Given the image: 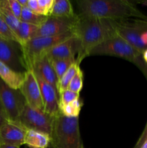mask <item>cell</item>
I'll return each mask as SVG.
<instances>
[{"mask_svg":"<svg viewBox=\"0 0 147 148\" xmlns=\"http://www.w3.org/2000/svg\"><path fill=\"white\" fill-rule=\"evenodd\" d=\"M37 30V26L20 22L18 30L16 34L20 46H23L32 38L35 37Z\"/></svg>","mask_w":147,"mask_h":148,"instance_id":"obj_20","label":"cell"},{"mask_svg":"<svg viewBox=\"0 0 147 148\" xmlns=\"http://www.w3.org/2000/svg\"><path fill=\"white\" fill-rule=\"evenodd\" d=\"M40 13L41 15L48 17L51 12L54 0H37Z\"/></svg>","mask_w":147,"mask_h":148,"instance_id":"obj_28","label":"cell"},{"mask_svg":"<svg viewBox=\"0 0 147 148\" xmlns=\"http://www.w3.org/2000/svg\"><path fill=\"white\" fill-rule=\"evenodd\" d=\"M114 21L79 14V20L74 31L79 42L76 63L80 65L85 58L90 56L91 51L96 46L116 36Z\"/></svg>","mask_w":147,"mask_h":148,"instance_id":"obj_1","label":"cell"},{"mask_svg":"<svg viewBox=\"0 0 147 148\" xmlns=\"http://www.w3.org/2000/svg\"><path fill=\"white\" fill-rule=\"evenodd\" d=\"M73 32L56 36H35L21 46L26 69H31L38 59L47 56L49 51L57 44L74 36Z\"/></svg>","mask_w":147,"mask_h":148,"instance_id":"obj_4","label":"cell"},{"mask_svg":"<svg viewBox=\"0 0 147 148\" xmlns=\"http://www.w3.org/2000/svg\"><path fill=\"white\" fill-rule=\"evenodd\" d=\"M31 69H33L36 75L57 90L59 79L47 56L36 61L33 64Z\"/></svg>","mask_w":147,"mask_h":148,"instance_id":"obj_15","label":"cell"},{"mask_svg":"<svg viewBox=\"0 0 147 148\" xmlns=\"http://www.w3.org/2000/svg\"><path fill=\"white\" fill-rule=\"evenodd\" d=\"M26 131L19 122L8 120L0 128V144L20 147L24 144Z\"/></svg>","mask_w":147,"mask_h":148,"instance_id":"obj_13","label":"cell"},{"mask_svg":"<svg viewBox=\"0 0 147 148\" xmlns=\"http://www.w3.org/2000/svg\"><path fill=\"white\" fill-rule=\"evenodd\" d=\"M54 118L43 110L34 108L26 104L20 114L18 122L26 130L40 132L50 136Z\"/></svg>","mask_w":147,"mask_h":148,"instance_id":"obj_7","label":"cell"},{"mask_svg":"<svg viewBox=\"0 0 147 148\" xmlns=\"http://www.w3.org/2000/svg\"><path fill=\"white\" fill-rule=\"evenodd\" d=\"M35 75L41 92L43 110L48 115L56 117L60 114L59 92L54 87L48 83L36 74Z\"/></svg>","mask_w":147,"mask_h":148,"instance_id":"obj_12","label":"cell"},{"mask_svg":"<svg viewBox=\"0 0 147 148\" xmlns=\"http://www.w3.org/2000/svg\"><path fill=\"white\" fill-rule=\"evenodd\" d=\"M79 98V93L67 89L59 93V108Z\"/></svg>","mask_w":147,"mask_h":148,"instance_id":"obj_26","label":"cell"},{"mask_svg":"<svg viewBox=\"0 0 147 148\" xmlns=\"http://www.w3.org/2000/svg\"><path fill=\"white\" fill-rule=\"evenodd\" d=\"M46 18H47L46 16L33 12L28 7H25L22 8L20 21L39 27L44 23Z\"/></svg>","mask_w":147,"mask_h":148,"instance_id":"obj_22","label":"cell"},{"mask_svg":"<svg viewBox=\"0 0 147 148\" xmlns=\"http://www.w3.org/2000/svg\"><path fill=\"white\" fill-rule=\"evenodd\" d=\"M135 65L141 71V72L144 74V77H145L147 81V64L144 62L142 57L137 62V63L135 64Z\"/></svg>","mask_w":147,"mask_h":148,"instance_id":"obj_31","label":"cell"},{"mask_svg":"<svg viewBox=\"0 0 147 148\" xmlns=\"http://www.w3.org/2000/svg\"><path fill=\"white\" fill-rule=\"evenodd\" d=\"M83 80H84V74L81 68L78 69L77 72L74 77L72 80L69 83L68 89L73 92L79 93L83 88Z\"/></svg>","mask_w":147,"mask_h":148,"instance_id":"obj_25","label":"cell"},{"mask_svg":"<svg viewBox=\"0 0 147 148\" xmlns=\"http://www.w3.org/2000/svg\"><path fill=\"white\" fill-rule=\"evenodd\" d=\"M0 103L9 121L18 122L26 103L20 90L10 88L0 79Z\"/></svg>","mask_w":147,"mask_h":148,"instance_id":"obj_6","label":"cell"},{"mask_svg":"<svg viewBox=\"0 0 147 148\" xmlns=\"http://www.w3.org/2000/svg\"><path fill=\"white\" fill-rule=\"evenodd\" d=\"M19 4L21 5L22 8H25L27 7V4H28V0H17Z\"/></svg>","mask_w":147,"mask_h":148,"instance_id":"obj_34","label":"cell"},{"mask_svg":"<svg viewBox=\"0 0 147 148\" xmlns=\"http://www.w3.org/2000/svg\"><path fill=\"white\" fill-rule=\"evenodd\" d=\"M82 103L80 98L59 108L60 114L66 117H79L82 109Z\"/></svg>","mask_w":147,"mask_h":148,"instance_id":"obj_24","label":"cell"},{"mask_svg":"<svg viewBox=\"0 0 147 148\" xmlns=\"http://www.w3.org/2000/svg\"><path fill=\"white\" fill-rule=\"evenodd\" d=\"M75 61H76L75 58L70 59H51L50 60L59 80L63 76V74L68 70V69L74 63Z\"/></svg>","mask_w":147,"mask_h":148,"instance_id":"obj_23","label":"cell"},{"mask_svg":"<svg viewBox=\"0 0 147 148\" xmlns=\"http://www.w3.org/2000/svg\"><path fill=\"white\" fill-rule=\"evenodd\" d=\"M8 3L12 12L14 14V15L18 20H20V17H21L22 11V7L19 4L17 0H8Z\"/></svg>","mask_w":147,"mask_h":148,"instance_id":"obj_29","label":"cell"},{"mask_svg":"<svg viewBox=\"0 0 147 148\" xmlns=\"http://www.w3.org/2000/svg\"><path fill=\"white\" fill-rule=\"evenodd\" d=\"M79 42L75 35L52 48L47 54V57L51 59H74L78 53Z\"/></svg>","mask_w":147,"mask_h":148,"instance_id":"obj_14","label":"cell"},{"mask_svg":"<svg viewBox=\"0 0 147 148\" xmlns=\"http://www.w3.org/2000/svg\"><path fill=\"white\" fill-rule=\"evenodd\" d=\"M49 148H84L79 117H66L61 114L55 117Z\"/></svg>","mask_w":147,"mask_h":148,"instance_id":"obj_3","label":"cell"},{"mask_svg":"<svg viewBox=\"0 0 147 148\" xmlns=\"http://www.w3.org/2000/svg\"><path fill=\"white\" fill-rule=\"evenodd\" d=\"M7 121H8V119H7V116H5L4 113L0 109V128H1Z\"/></svg>","mask_w":147,"mask_h":148,"instance_id":"obj_33","label":"cell"},{"mask_svg":"<svg viewBox=\"0 0 147 148\" xmlns=\"http://www.w3.org/2000/svg\"><path fill=\"white\" fill-rule=\"evenodd\" d=\"M139 148H147V139L144 142V143L141 145V146Z\"/></svg>","mask_w":147,"mask_h":148,"instance_id":"obj_38","label":"cell"},{"mask_svg":"<svg viewBox=\"0 0 147 148\" xmlns=\"http://www.w3.org/2000/svg\"><path fill=\"white\" fill-rule=\"evenodd\" d=\"M142 59H143V60H144V62H145V63L147 64V49H146L144 52H143Z\"/></svg>","mask_w":147,"mask_h":148,"instance_id":"obj_36","label":"cell"},{"mask_svg":"<svg viewBox=\"0 0 147 148\" xmlns=\"http://www.w3.org/2000/svg\"><path fill=\"white\" fill-rule=\"evenodd\" d=\"M0 148H20V147L14 145H10L0 144Z\"/></svg>","mask_w":147,"mask_h":148,"instance_id":"obj_35","label":"cell"},{"mask_svg":"<svg viewBox=\"0 0 147 148\" xmlns=\"http://www.w3.org/2000/svg\"><path fill=\"white\" fill-rule=\"evenodd\" d=\"M143 21H144V24H145L147 26V18L146 19H144V20H143Z\"/></svg>","mask_w":147,"mask_h":148,"instance_id":"obj_39","label":"cell"},{"mask_svg":"<svg viewBox=\"0 0 147 148\" xmlns=\"http://www.w3.org/2000/svg\"><path fill=\"white\" fill-rule=\"evenodd\" d=\"M79 20V14L71 17L48 16L38 27L36 36H56L74 31Z\"/></svg>","mask_w":147,"mask_h":148,"instance_id":"obj_8","label":"cell"},{"mask_svg":"<svg viewBox=\"0 0 147 148\" xmlns=\"http://www.w3.org/2000/svg\"><path fill=\"white\" fill-rule=\"evenodd\" d=\"M106 55L121 58L135 64L142 57V54L118 36L107 39L91 51L90 56Z\"/></svg>","mask_w":147,"mask_h":148,"instance_id":"obj_5","label":"cell"},{"mask_svg":"<svg viewBox=\"0 0 147 148\" xmlns=\"http://www.w3.org/2000/svg\"><path fill=\"white\" fill-rule=\"evenodd\" d=\"M50 136L46 133L27 130L24 137V144L30 148H49Z\"/></svg>","mask_w":147,"mask_h":148,"instance_id":"obj_17","label":"cell"},{"mask_svg":"<svg viewBox=\"0 0 147 148\" xmlns=\"http://www.w3.org/2000/svg\"><path fill=\"white\" fill-rule=\"evenodd\" d=\"M20 90L27 105L34 108L44 111L40 88L33 69H28L25 72L24 82Z\"/></svg>","mask_w":147,"mask_h":148,"instance_id":"obj_11","label":"cell"},{"mask_svg":"<svg viewBox=\"0 0 147 148\" xmlns=\"http://www.w3.org/2000/svg\"><path fill=\"white\" fill-rule=\"evenodd\" d=\"M0 61L16 72L27 71L21 46L17 42L0 38Z\"/></svg>","mask_w":147,"mask_h":148,"instance_id":"obj_10","label":"cell"},{"mask_svg":"<svg viewBox=\"0 0 147 148\" xmlns=\"http://www.w3.org/2000/svg\"><path fill=\"white\" fill-rule=\"evenodd\" d=\"M76 4L81 14L95 18L115 21L131 17L147 18L133 1L128 0H78Z\"/></svg>","mask_w":147,"mask_h":148,"instance_id":"obj_2","label":"cell"},{"mask_svg":"<svg viewBox=\"0 0 147 148\" xmlns=\"http://www.w3.org/2000/svg\"><path fill=\"white\" fill-rule=\"evenodd\" d=\"M27 7H28L31 11H33V12L40 14L38 3H37V0H28Z\"/></svg>","mask_w":147,"mask_h":148,"instance_id":"obj_32","label":"cell"},{"mask_svg":"<svg viewBox=\"0 0 147 148\" xmlns=\"http://www.w3.org/2000/svg\"><path fill=\"white\" fill-rule=\"evenodd\" d=\"M0 17L16 36L20 21L12 12L9 6L8 0H0Z\"/></svg>","mask_w":147,"mask_h":148,"instance_id":"obj_18","label":"cell"},{"mask_svg":"<svg viewBox=\"0 0 147 148\" xmlns=\"http://www.w3.org/2000/svg\"><path fill=\"white\" fill-rule=\"evenodd\" d=\"M115 33L142 54L147 49L141 38V26L138 19L114 21Z\"/></svg>","mask_w":147,"mask_h":148,"instance_id":"obj_9","label":"cell"},{"mask_svg":"<svg viewBox=\"0 0 147 148\" xmlns=\"http://www.w3.org/2000/svg\"><path fill=\"white\" fill-rule=\"evenodd\" d=\"M76 15L69 0H54L50 16L59 17H71Z\"/></svg>","mask_w":147,"mask_h":148,"instance_id":"obj_19","label":"cell"},{"mask_svg":"<svg viewBox=\"0 0 147 148\" xmlns=\"http://www.w3.org/2000/svg\"><path fill=\"white\" fill-rule=\"evenodd\" d=\"M80 68L79 64L76 63V62L75 61L74 63L70 66V67L68 69V70L63 74V76L61 77V79L59 80L57 85V91L58 92L61 93L62 91L68 89V87H69V83L71 82V81L72 80L74 77L75 76V75L77 72L78 69Z\"/></svg>","mask_w":147,"mask_h":148,"instance_id":"obj_21","label":"cell"},{"mask_svg":"<svg viewBox=\"0 0 147 148\" xmlns=\"http://www.w3.org/2000/svg\"><path fill=\"white\" fill-rule=\"evenodd\" d=\"M0 109H1V111H3V112H4V111H3V108H2V106H1V103H0ZM5 116H6V115H5Z\"/></svg>","mask_w":147,"mask_h":148,"instance_id":"obj_40","label":"cell"},{"mask_svg":"<svg viewBox=\"0 0 147 148\" xmlns=\"http://www.w3.org/2000/svg\"><path fill=\"white\" fill-rule=\"evenodd\" d=\"M146 139H147V122L146 124L145 127H144V131H143L142 133H141V136H140L139 138H138V141H137V143H135V145L134 146L133 148H139Z\"/></svg>","mask_w":147,"mask_h":148,"instance_id":"obj_30","label":"cell"},{"mask_svg":"<svg viewBox=\"0 0 147 148\" xmlns=\"http://www.w3.org/2000/svg\"><path fill=\"white\" fill-rule=\"evenodd\" d=\"M25 72H18L0 61V79L10 88L20 90L24 79Z\"/></svg>","mask_w":147,"mask_h":148,"instance_id":"obj_16","label":"cell"},{"mask_svg":"<svg viewBox=\"0 0 147 148\" xmlns=\"http://www.w3.org/2000/svg\"><path fill=\"white\" fill-rule=\"evenodd\" d=\"M133 2H138L140 3L141 4H144V6H146L147 7V0H144V1H133Z\"/></svg>","mask_w":147,"mask_h":148,"instance_id":"obj_37","label":"cell"},{"mask_svg":"<svg viewBox=\"0 0 147 148\" xmlns=\"http://www.w3.org/2000/svg\"><path fill=\"white\" fill-rule=\"evenodd\" d=\"M0 38L7 39V40H13V41L17 42L19 43L17 36L10 28V27L6 24L5 22L2 20L1 17H0Z\"/></svg>","mask_w":147,"mask_h":148,"instance_id":"obj_27","label":"cell"}]
</instances>
